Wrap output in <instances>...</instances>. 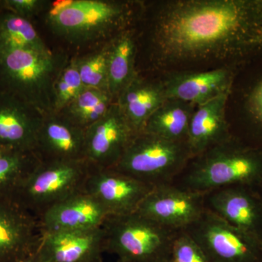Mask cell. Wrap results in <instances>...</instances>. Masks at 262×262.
I'll list each match as a JSON object with an SVG mask.
<instances>
[{"mask_svg":"<svg viewBox=\"0 0 262 262\" xmlns=\"http://www.w3.org/2000/svg\"><path fill=\"white\" fill-rule=\"evenodd\" d=\"M252 9L236 0L163 2L150 32L155 63L162 67L223 63L252 41Z\"/></svg>","mask_w":262,"mask_h":262,"instance_id":"6da1fadb","label":"cell"},{"mask_svg":"<svg viewBox=\"0 0 262 262\" xmlns=\"http://www.w3.org/2000/svg\"><path fill=\"white\" fill-rule=\"evenodd\" d=\"M261 183V150L234 137L192 158L173 184L191 192L206 194L234 185L257 189Z\"/></svg>","mask_w":262,"mask_h":262,"instance_id":"7a4b0ae2","label":"cell"},{"mask_svg":"<svg viewBox=\"0 0 262 262\" xmlns=\"http://www.w3.org/2000/svg\"><path fill=\"white\" fill-rule=\"evenodd\" d=\"M128 2L58 0L52 3L46 21L57 35L74 44L114 38L126 30L134 8Z\"/></svg>","mask_w":262,"mask_h":262,"instance_id":"3957f363","label":"cell"},{"mask_svg":"<svg viewBox=\"0 0 262 262\" xmlns=\"http://www.w3.org/2000/svg\"><path fill=\"white\" fill-rule=\"evenodd\" d=\"M64 64L51 50H0L2 91L42 115L53 113V85Z\"/></svg>","mask_w":262,"mask_h":262,"instance_id":"277c9868","label":"cell"},{"mask_svg":"<svg viewBox=\"0 0 262 262\" xmlns=\"http://www.w3.org/2000/svg\"><path fill=\"white\" fill-rule=\"evenodd\" d=\"M105 251L117 262H165L170 260L176 234L136 211L108 215L102 225Z\"/></svg>","mask_w":262,"mask_h":262,"instance_id":"5b68a950","label":"cell"},{"mask_svg":"<svg viewBox=\"0 0 262 262\" xmlns=\"http://www.w3.org/2000/svg\"><path fill=\"white\" fill-rule=\"evenodd\" d=\"M192 156L187 141L136 134L114 169L151 187L173 184Z\"/></svg>","mask_w":262,"mask_h":262,"instance_id":"8992f818","label":"cell"},{"mask_svg":"<svg viewBox=\"0 0 262 262\" xmlns=\"http://www.w3.org/2000/svg\"><path fill=\"white\" fill-rule=\"evenodd\" d=\"M90 170L85 160L40 161L15 192L17 203L39 219L55 205L83 191Z\"/></svg>","mask_w":262,"mask_h":262,"instance_id":"52a82bcc","label":"cell"},{"mask_svg":"<svg viewBox=\"0 0 262 262\" xmlns=\"http://www.w3.org/2000/svg\"><path fill=\"white\" fill-rule=\"evenodd\" d=\"M210 262H262V246L209 210L184 229Z\"/></svg>","mask_w":262,"mask_h":262,"instance_id":"ba28073f","label":"cell"},{"mask_svg":"<svg viewBox=\"0 0 262 262\" xmlns=\"http://www.w3.org/2000/svg\"><path fill=\"white\" fill-rule=\"evenodd\" d=\"M206 209L205 194L170 184L153 188L137 211L162 227L177 232L195 222Z\"/></svg>","mask_w":262,"mask_h":262,"instance_id":"9c48e42d","label":"cell"},{"mask_svg":"<svg viewBox=\"0 0 262 262\" xmlns=\"http://www.w3.org/2000/svg\"><path fill=\"white\" fill-rule=\"evenodd\" d=\"M136 133L114 102L104 116L84 130V160L94 168H113Z\"/></svg>","mask_w":262,"mask_h":262,"instance_id":"30bf717a","label":"cell"},{"mask_svg":"<svg viewBox=\"0 0 262 262\" xmlns=\"http://www.w3.org/2000/svg\"><path fill=\"white\" fill-rule=\"evenodd\" d=\"M207 209L262 246V198L256 188L234 185L205 194Z\"/></svg>","mask_w":262,"mask_h":262,"instance_id":"8fae6325","label":"cell"},{"mask_svg":"<svg viewBox=\"0 0 262 262\" xmlns=\"http://www.w3.org/2000/svg\"><path fill=\"white\" fill-rule=\"evenodd\" d=\"M153 187L114 168L91 167L84 192L94 196L110 215L134 213Z\"/></svg>","mask_w":262,"mask_h":262,"instance_id":"7c38bea8","label":"cell"},{"mask_svg":"<svg viewBox=\"0 0 262 262\" xmlns=\"http://www.w3.org/2000/svg\"><path fill=\"white\" fill-rule=\"evenodd\" d=\"M43 236L37 217L17 203H0V262L34 256Z\"/></svg>","mask_w":262,"mask_h":262,"instance_id":"4fadbf2b","label":"cell"},{"mask_svg":"<svg viewBox=\"0 0 262 262\" xmlns=\"http://www.w3.org/2000/svg\"><path fill=\"white\" fill-rule=\"evenodd\" d=\"M102 227L88 230L44 234L34 255L36 262H103Z\"/></svg>","mask_w":262,"mask_h":262,"instance_id":"5bb4252c","label":"cell"},{"mask_svg":"<svg viewBox=\"0 0 262 262\" xmlns=\"http://www.w3.org/2000/svg\"><path fill=\"white\" fill-rule=\"evenodd\" d=\"M162 82L167 99L199 106L221 95L229 94L232 72L223 67L206 71H174Z\"/></svg>","mask_w":262,"mask_h":262,"instance_id":"9a60e30c","label":"cell"},{"mask_svg":"<svg viewBox=\"0 0 262 262\" xmlns=\"http://www.w3.org/2000/svg\"><path fill=\"white\" fill-rule=\"evenodd\" d=\"M43 115L0 90V149L34 151Z\"/></svg>","mask_w":262,"mask_h":262,"instance_id":"2e32d148","label":"cell"},{"mask_svg":"<svg viewBox=\"0 0 262 262\" xmlns=\"http://www.w3.org/2000/svg\"><path fill=\"white\" fill-rule=\"evenodd\" d=\"M84 130L62 114L43 115L36 155L41 162L84 160Z\"/></svg>","mask_w":262,"mask_h":262,"instance_id":"e0dca14e","label":"cell"},{"mask_svg":"<svg viewBox=\"0 0 262 262\" xmlns=\"http://www.w3.org/2000/svg\"><path fill=\"white\" fill-rule=\"evenodd\" d=\"M110 215L94 196L81 191L50 208L39 219L44 234L102 227Z\"/></svg>","mask_w":262,"mask_h":262,"instance_id":"ac0fdd59","label":"cell"},{"mask_svg":"<svg viewBox=\"0 0 262 262\" xmlns=\"http://www.w3.org/2000/svg\"><path fill=\"white\" fill-rule=\"evenodd\" d=\"M229 94L196 106L189 122L187 143L192 158L233 139L226 117Z\"/></svg>","mask_w":262,"mask_h":262,"instance_id":"d6986e66","label":"cell"},{"mask_svg":"<svg viewBox=\"0 0 262 262\" xmlns=\"http://www.w3.org/2000/svg\"><path fill=\"white\" fill-rule=\"evenodd\" d=\"M163 82L136 76L115 100L136 134L144 130L149 117L166 101Z\"/></svg>","mask_w":262,"mask_h":262,"instance_id":"ffe728a7","label":"cell"},{"mask_svg":"<svg viewBox=\"0 0 262 262\" xmlns=\"http://www.w3.org/2000/svg\"><path fill=\"white\" fill-rule=\"evenodd\" d=\"M136 43L132 33L125 30L110 42L108 58V92L114 99L138 75L135 69Z\"/></svg>","mask_w":262,"mask_h":262,"instance_id":"44dd1931","label":"cell"},{"mask_svg":"<svg viewBox=\"0 0 262 262\" xmlns=\"http://www.w3.org/2000/svg\"><path fill=\"white\" fill-rule=\"evenodd\" d=\"M196 107L192 103L167 99L149 117L143 132L168 140L187 141L189 122Z\"/></svg>","mask_w":262,"mask_h":262,"instance_id":"7402d4cb","label":"cell"},{"mask_svg":"<svg viewBox=\"0 0 262 262\" xmlns=\"http://www.w3.org/2000/svg\"><path fill=\"white\" fill-rule=\"evenodd\" d=\"M0 50L50 51L30 20L8 10L0 13Z\"/></svg>","mask_w":262,"mask_h":262,"instance_id":"603a6c76","label":"cell"},{"mask_svg":"<svg viewBox=\"0 0 262 262\" xmlns=\"http://www.w3.org/2000/svg\"><path fill=\"white\" fill-rule=\"evenodd\" d=\"M115 101L108 91L84 87L77 97L59 114L85 129L104 116Z\"/></svg>","mask_w":262,"mask_h":262,"instance_id":"cb8c5ba5","label":"cell"},{"mask_svg":"<svg viewBox=\"0 0 262 262\" xmlns=\"http://www.w3.org/2000/svg\"><path fill=\"white\" fill-rule=\"evenodd\" d=\"M39 163L34 151L0 149V193L16 192Z\"/></svg>","mask_w":262,"mask_h":262,"instance_id":"d4e9b609","label":"cell"},{"mask_svg":"<svg viewBox=\"0 0 262 262\" xmlns=\"http://www.w3.org/2000/svg\"><path fill=\"white\" fill-rule=\"evenodd\" d=\"M108 53L110 42L86 56L75 58L77 70L84 87L108 92Z\"/></svg>","mask_w":262,"mask_h":262,"instance_id":"484cf974","label":"cell"},{"mask_svg":"<svg viewBox=\"0 0 262 262\" xmlns=\"http://www.w3.org/2000/svg\"><path fill=\"white\" fill-rule=\"evenodd\" d=\"M84 88L75 58H73L63 65L55 81L53 113H61L77 97Z\"/></svg>","mask_w":262,"mask_h":262,"instance_id":"4316f807","label":"cell"},{"mask_svg":"<svg viewBox=\"0 0 262 262\" xmlns=\"http://www.w3.org/2000/svg\"><path fill=\"white\" fill-rule=\"evenodd\" d=\"M170 261L171 262H210L199 245L184 230L176 234Z\"/></svg>","mask_w":262,"mask_h":262,"instance_id":"83f0119b","label":"cell"},{"mask_svg":"<svg viewBox=\"0 0 262 262\" xmlns=\"http://www.w3.org/2000/svg\"><path fill=\"white\" fill-rule=\"evenodd\" d=\"M45 3L39 0H7L3 5L8 11L29 20L42 9Z\"/></svg>","mask_w":262,"mask_h":262,"instance_id":"f1b7e54d","label":"cell"},{"mask_svg":"<svg viewBox=\"0 0 262 262\" xmlns=\"http://www.w3.org/2000/svg\"><path fill=\"white\" fill-rule=\"evenodd\" d=\"M13 262H36L34 260V256H31V257L24 258V259L17 260V261Z\"/></svg>","mask_w":262,"mask_h":262,"instance_id":"f546056e","label":"cell"},{"mask_svg":"<svg viewBox=\"0 0 262 262\" xmlns=\"http://www.w3.org/2000/svg\"><path fill=\"white\" fill-rule=\"evenodd\" d=\"M257 190L258 191V192H259L260 195H261L262 198V183L261 184H260L259 187L257 188Z\"/></svg>","mask_w":262,"mask_h":262,"instance_id":"4dcf8cb0","label":"cell"},{"mask_svg":"<svg viewBox=\"0 0 262 262\" xmlns=\"http://www.w3.org/2000/svg\"><path fill=\"white\" fill-rule=\"evenodd\" d=\"M165 262H171L170 261V260H168V261H165Z\"/></svg>","mask_w":262,"mask_h":262,"instance_id":"1f68e13d","label":"cell"}]
</instances>
